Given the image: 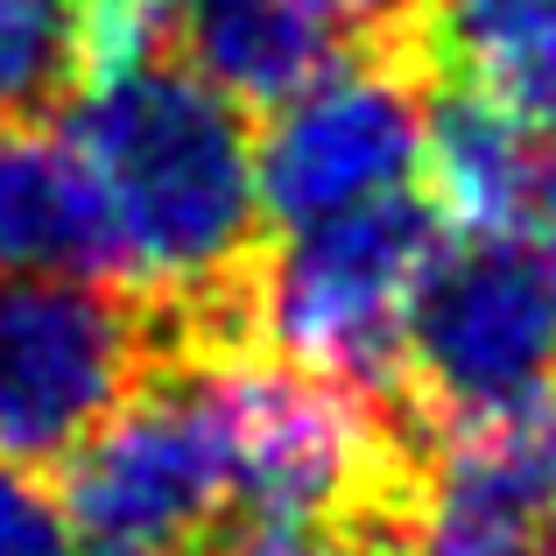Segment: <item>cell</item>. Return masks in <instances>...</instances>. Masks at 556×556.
Wrapping results in <instances>:
<instances>
[{"instance_id": "6da1fadb", "label": "cell", "mask_w": 556, "mask_h": 556, "mask_svg": "<svg viewBox=\"0 0 556 556\" xmlns=\"http://www.w3.org/2000/svg\"><path fill=\"white\" fill-rule=\"evenodd\" d=\"M56 127L78 141L121 218L135 289L198 303L261 282L275 232L261 204L254 127L198 71L177 56L127 64L78 85Z\"/></svg>"}, {"instance_id": "7a4b0ae2", "label": "cell", "mask_w": 556, "mask_h": 556, "mask_svg": "<svg viewBox=\"0 0 556 556\" xmlns=\"http://www.w3.org/2000/svg\"><path fill=\"white\" fill-rule=\"evenodd\" d=\"M444 240L451 226L437 198L408 184L317 226H296L268 247V268H261L268 353L422 422L408 394V311Z\"/></svg>"}, {"instance_id": "3957f363", "label": "cell", "mask_w": 556, "mask_h": 556, "mask_svg": "<svg viewBox=\"0 0 556 556\" xmlns=\"http://www.w3.org/2000/svg\"><path fill=\"white\" fill-rule=\"evenodd\" d=\"M85 556H190L232 521V444L218 367L163 359L50 472Z\"/></svg>"}, {"instance_id": "277c9868", "label": "cell", "mask_w": 556, "mask_h": 556, "mask_svg": "<svg viewBox=\"0 0 556 556\" xmlns=\"http://www.w3.org/2000/svg\"><path fill=\"white\" fill-rule=\"evenodd\" d=\"M169 353L155 289L0 275V458L50 479Z\"/></svg>"}, {"instance_id": "5b68a950", "label": "cell", "mask_w": 556, "mask_h": 556, "mask_svg": "<svg viewBox=\"0 0 556 556\" xmlns=\"http://www.w3.org/2000/svg\"><path fill=\"white\" fill-rule=\"evenodd\" d=\"M430 71L408 42H345L303 92L261 113L254 169L275 232L388 198L422 169Z\"/></svg>"}, {"instance_id": "8992f818", "label": "cell", "mask_w": 556, "mask_h": 556, "mask_svg": "<svg viewBox=\"0 0 556 556\" xmlns=\"http://www.w3.org/2000/svg\"><path fill=\"white\" fill-rule=\"evenodd\" d=\"M556 380V289L515 232H451L408 311V394L422 422L486 416Z\"/></svg>"}, {"instance_id": "52a82bcc", "label": "cell", "mask_w": 556, "mask_h": 556, "mask_svg": "<svg viewBox=\"0 0 556 556\" xmlns=\"http://www.w3.org/2000/svg\"><path fill=\"white\" fill-rule=\"evenodd\" d=\"M0 275L135 282L121 218L56 121H0Z\"/></svg>"}, {"instance_id": "ba28073f", "label": "cell", "mask_w": 556, "mask_h": 556, "mask_svg": "<svg viewBox=\"0 0 556 556\" xmlns=\"http://www.w3.org/2000/svg\"><path fill=\"white\" fill-rule=\"evenodd\" d=\"M416 64L556 141V0H422Z\"/></svg>"}, {"instance_id": "9c48e42d", "label": "cell", "mask_w": 556, "mask_h": 556, "mask_svg": "<svg viewBox=\"0 0 556 556\" xmlns=\"http://www.w3.org/2000/svg\"><path fill=\"white\" fill-rule=\"evenodd\" d=\"M345 36L311 0H177L169 56L240 113H268L317 78Z\"/></svg>"}, {"instance_id": "30bf717a", "label": "cell", "mask_w": 556, "mask_h": 556, "mask_svg": "<svg viewBox=\"0 0 556 556\" xmlns=\"http://www.w3.org/2000/svg\"><path fill=\"white\" fill-rule=\"evenodd\" d=\"M543 163V135L515 127L486 99L458 85H430V135H422V190L437 198L451 232H521Z\"/></svg>"}, {"instance_id": "8fae6325", "label": "cell", "mask_w": 556, "mask_h": 556, "mask_svg": "<svg viewBox=\"0 0 556 556\" xmlns=\"http://www.w3.org/2000/svg\"><path fill=\"white\" fill-rule=\"evenodd\" d=\"M78 85V8L0 0V121H56Z\"/></svg>"}, {"instance_id": "7c38bea8", "label": "cell", "mask_w": 556, "mask_h": 556, "mask_svg": "<svg viewBox=\"0 0 556 556\" xmlns=\"http://www.w3.org/2000/svg\"><path fill=\"white\" fill-rule=\"evenodd\" d=\"M232 556H416L408 515H232L218 529Z\"/></svg>"}, {"instance_id": "4fadbf2b", "label": "cell", "mask_w": 556, "mask_h": 556, "mask_svg": "<svg viewBox=\"0 0 556 556\" xmlns=\"http://www.w3.org/2000/svg\"><path fill=\"white\" fill-rule=\"evenodd\" d=\"M0 556H78L56 493L8 458H0Z\"/></svg>"}, {"instance_id": "5bb4252c", "label": "cell", "mask_w": 556, "mask_h": 556, "mask_svg": "<svg viewBox=\"0 0 556 556\" xmlns=\"http://www.w3.org/2000/svg\"><path fill=\"white\" fill-rule=\"evenodd\" d=\"M345 42H408L416 50V14L422 0H311Z\"/></svg>"}, {"instance_id": "9a60e30c", "label": "cell", "mask_w": 556, "mask_h": 556, "mask_svg": "<svg viewBox=\"0 0 556 556\" xmlns=\"http://www.w3.org/2000/svg\"><path fill=\"white\" fill-rule=\"evenodd\" d=\"M529 254L543 261L549 289H556V141H543V163H535V190H529V212H521V232Z\"/></svg>"}, {"instance_id": "2e32d148", "label": "cell", "mask_w": 556, "mask_h": 556, "mask_svg": "<svg viewBox=\"0 0 556 556\" xmlns=\"http://www.w3.org/2000/svg\"><path fill=\"white\" fill-rule=\"evenodd\" d=\"M190 556H232L226 543H204V549H190Z\"/></svg>"}, {"instance_id": "e0dca14e", "label": "cell", "mask_w": 556, "mask_h": 556, "mask_svg": "<svg viewBox=\"0 0 556 556\" xmlns=\"http://www.w3.org/2000/svg\"><path fill=\"white\" fill-rule=\"evenodd\" d=\"M78 556H85V549H78Z\"/></svg>"}]
</instances>
